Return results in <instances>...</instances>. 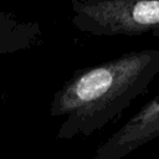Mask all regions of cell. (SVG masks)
<instances>
[{
    "instance_id": "cell-1",
    "label": "cell",
    "mask_w": 159,
    "mask_h": 159,
    "mask_svg": "<svg viewBox=\"0 0 159 159\" xmlns=\"http://www.w3.org/2000/svg\"><path fill=\"white\" fill-rule=\"evenodd\" d=\"M159 73V50L145 48L86 68L55 94L50 114L63 117L57 139L91 135L117 118Z\"/></svg>"
},
{
    "instance_id": "cell-2",
    "label": "cell",
    "mask_w": 159,
    "mask_h": 159,
    "mask_svg": "<svg viewBox=\"0 0 159 159\" xmlns=\"http://www.w3.org/2000/svg\"><path fill=\"white\" fill-rule=\"evenodd\" d=\"M73 24L93 35L159 37V0H76Z\"/></svg>"
},
{
    "instance_id": "cell-3",
    "label": "cell",
    "mask_w": 159,
    "mask_h": 159,
    "mask_svg": "<svg viewBox=\"0 0 159 159\" xmlns=\"http://www.w3.org/2000/svg\"><path fill=\"white\" fill-rule=\"evenodd\" d=\"M157 138H159V94L99 144L91 159H122Z\"/></svg>"
}]
</instances>
